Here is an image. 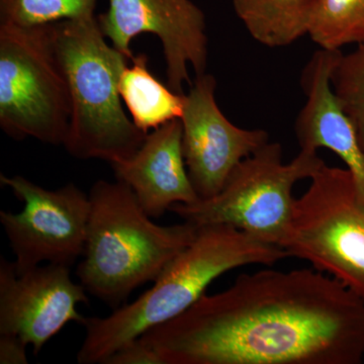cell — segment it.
Instances as JSON below:
<instances>
[{
    "label": "cell",
    "mask_w": 364,
    "mask_h": 364,
    "mask_svg": "<svg viewBox=\"0 0 364 364\" xmlns=\"http://www.w3.org/2000/svg\"><path fill=\"white\" fill-rule=\"evenodd\" d=\"M90 200L85 252L76 275L86 293L114 311L139 287L154 282L193 241L198 227L155 224L130 186L119 181L95 182Z\"/></svg>",
    "instance_id": "3"
},
{
    "label": "cell",
    "mask_w": 364,
    "mask_h": 364,
    "mask_svg": "<svg viewBox=\"0 0 364 364\" xmlns=\"http://www.w3.org/2000/svg\"><path fill=\"white\" fill-rule=\"evenodd\" d=\"M310 179L280 247L364 299V198L355 177L324 163Z\"/></svg>",
    "instance_id": "7"
},
{
    "label": "cell",
    "mask_w": 364,
    "mask_h": 364,
    "mask_svg": "<svg viewBox=\"0 0 364 364\" xmlns=\"http://www.w3.org/2000/svg\"><path fill=\"white\" fill-rule=\"evenodd\" d=\"M111 165L117 181L130 186L153 219L162 217L176 203L188 205L200 200L184 160L181 119L148 134L133 156Z\"/></svg>",
    "instance_id": "13"
},
{
    "label": "cell",
    "mask_w": 364,
    "mask_h": 364,
    "mask_svg": "<svg viewBox=\"0 0 364 364\" xmlns=\"http://www.w3.org/2000/svg\"><path fill=\"white\" fill-rule=\"evenodd\" d=\"M309 36L326 50L364 42V0H317Z\"/></svg>",
    "instance_id": "16"
},
{
    "label": "cell",
    "mask_w": 364,
    "mask_h": 364,
    "mask_svg": "<svg viewBox=\"0 0 364 364\" xmlns=\"http://www.w3.org/2000/svg\"><path fill=\"white\" fill-rule=\"evenodd\" d=\"M215 87L210 74L196 76L181 117L184 160L200 200L219 193L237 165L269 142L267 131L239 128L225 117Z\"/></svg>",
    "instance_id": "10"
},
{
    "label": "cell",
    "mask_w": 364,
    "mask_h": 364,
    "mask_svg": "<svg viewBox=\"0 0 364 364\" xmlns=\"http://www.w3.org/2000/svg\"><path fill=\"white\" fill-rule=\"evenodd\" d=\"M119 79V95L132 121L144 133L162 127L183 114L184 93L170 90L150 71L145 54L134 55Z\"/></svg>",
    "instance_id": "14"
},
{
    "label": "cell",
    "mask_w": 364,
    "mask_h": 364,
    "mask_svg": "<svg viewBox=\"0 0 364 364\" xmlns=\"http://www.w3.org/2000/svg\"><path fill=\"white\" fill-rule=\"evenodd\" d=\"M100 30L112 45L132 60V40L141 33L159 38L166 64L167 85L183 93L188 65L196 76L205 73L208 37L202 9L191 0H109L97 16Z\"/></svg>",
    "instance_id": "9"
},
{
    "label": "cell",
    "mask_w": 364,
    "mask_h": 364,
    "mask_svg": "<svg viewBox=\"0 0 364 364\" xmlns=\"http://www.w3.org/2000/svg\"><path fill=\"white\" fill-rule=\"evenodd\" d=\"M71 117L68 83L52 25H0V127L16 140L64 145Z\"/></svg>",
    "instance_id": "6"
},
{
    "label": "cell",
    "mask_w": 364,
    "mask_h": 364,
    "mask_svg": "<svg viewBox=\"0 0 364 364\" xmlns=\"http://www.w3.org/2000/svg\"><path fill=\"white\" fill-rule=\"evenodd\" d=\"M317 0H233L239 20L254 40L286 47L309 35Z\"/></svg>",
    "instance_id": "15"
},
{
    "label": "cell",
    "mask_w": 364,
    "mask_h": 364,
    "mask_svg": "<svg viewBox=\"0 0 364 364\" xmlns=\"http://www.w3.org/2000/svg\"><path fill=\"white\" fill-rule=\"evenodd\" d=\"M102 364H164L159 354L140 338L124 345Z\"/></svg>",
    "instance_id": "19"
},
{
    "label": "cell",
    "mask_w": 364,
    "mask_h": 364,
    "mask_svg": "<svg viewBox=\"0 0 364 364\" xmlns=\"http://www.w3.org/2000/svg\"><path fill=\"white\" fill-rule=\"evenodd\" d=\"M340 50L321 49L313 55L301 74L306 102L296 121L301 150H331L350 170L364 198V149L358 131L332 87V73Z\"/></svg>",
    "instance_id": "12"
},
{
    "label": "cell",
    "mask_w": 364,
    "mask_h": 364,
    "mask_svg": "<svg viewBox=\"0 0 364 364\" xmlns=\"http://www.w3.org/2000/svg\"><path fill=\"white\" fill-rule=\"evenodd\" d=\"M0 182L25 203L18 214L0 212V223L16 255V272L42 262L73 265L85 252L90 196L73 183L50 191L25 177L4 174Z\"/></svg>",
    "instance_id": "8"
},
{
    "label": "cell",
    "mask_w": 364,
    "mask_h": 364,
    "mask_svg": "<svg viewBox=\"0 0 364 364\" xmlns=\"http://www.w3.org/2000/svg\"><path fill=\"white\" fill-rule=\"evenodd\" d=\"M97 0H0V25L33 28L95 14Z\"/></svg>",
    "instance_id": "17"
},
{
    "label": "cell",
    "mask_w": 364,
    "mask_h": 364,
    "mask_svg": "<svg viewBox=\"0 0 364 364\" xmlns=\"http://www.w3.org/2000/svg\"><path fill=\"white\" fill-rule=\"evenodd\" d=\"M332 87L364 149V42L350 54H341L333 70Z\"/></svg>",
    "instance_id": "18"
},
{
    "label": "cell",
    "mask_w": 364,
    "mask_h": 364,
    "mask_svg": "<svg viewBox=\"0 0 364 364\" xmlns=\"http://www.w3.org/2000/svg\"><path fill=\"white\" fill-rule=\"evenodd\" d=\"M286 250L228 225L198 227L196 238L170 261L150 289L109 317L83 318L79 364H102L124 345L195 305L220 275L244 265H272Z\"/></svg>",
    "instance_id": "2"
},
{
    "label": "cell",
    "mask_w": 364,
    "mask_h": 364,
    "mask_svg": "<svg viewBox=\"0 0 364 364\" xmlns=\"http://www.w3.org/2000/svg\"><path fill=\"white\" fill-rule=\"evenodd\" d=\"M139 338L164 364H360L364 299L317 269L261 270Z\"/></svg>",
    "instance_id": "1"
},
{
    "label": "cell",
    "mask_w": 364,
    "mask_h": 364,
    "mask_svg": "<svg viewBox=\"0 0 364 364\" xmlns=\"http://www.w3.org/2000/svg\"><path fill=\"white\" fill-rule=\"evenodd\" d=\"M52 37L70 92L67 152L111 164L133 156L148 134L122 105L119 79L131 60L107 44L95 14L52 23Z\"/></svg>",
    "instance_id": "4"
},
{
    "label": "cell",
    "mask_w": 364,
    "mask_h": 364,
    "mask_svg": "<svg viewBox=\"0 0 364 364\" xmlns=\"http://www.w3.org/2000/svg\"><path fill=\"white\" fill-rule=\"evenodd\" d=\"M88 305L85 287L71 279L65 265L16 272L14 262L0 261V333H9L33 346L36 356L69 322L82 324L78 304Z\"/></svg>",
    "instance_id": "11"
},
{
    "label": "cell",
    "mask_w": 364,
    "mask_h": 364,
    "mask_svg": "<svg viewBox=\"0 0 364 364\" xmlns=\"http://www.w3.org/2000/svg\"><path fill=\"white\" fill-rule=\"evenodd\" d=\"M324 163L317 152L305 150L284 163L282 145L268 142L237 165L219 193L169 210L196 227L228 225L280 247L293 218L294 184Z\"/></svg>",
    "instance_id": "5"
},
{
    "label": "cell",
    "mask_w": 364,
    "mask_h": 364,
    "mask_svg": "<svg viewBox=\"0 0 364 364\" xmlns=\"http://www.w3.org/2000/svg\"><path fill=\"white\" fill-rule=\"evenodd\" d=\"M28 344L20 337L9 333H0V363L26 364Z\"/></svg>",
    "instance_id": "20"
}]
</instances>
